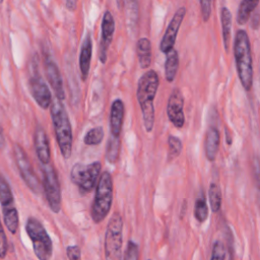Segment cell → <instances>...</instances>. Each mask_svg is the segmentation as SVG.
Here are the masks:
<instances>
[{"label":"cell","instance_id":"d590c367","mask_svg":"<svg viewBox=\"0 0 260 260\" xmlns=\"http://www.w3.org/2000/svg\"><path fill=\"white\" fill-rule=\"evenodd\" d=\"M260 24V13L256 12L252 15V20H251V25L253 29H257Z\"/></svg>","mask_w":260,"mask_h":260},{"label":"cell","instance_id":"e0dca14e","mask_svg":"<svg viewBox=\"0 0 260 260\" xmlns=\"http://www.w3.org/2000/svg\"><path fill=\"white\" fill-rule=\"evenodd\" d=\"M125 107L121 100H115L111 106L110 112V129L111 135L115 137H120L123 121H124Z\"/></svg>","mask_w":260,"mask_h":260},{"label":"cell","instance_id":"52a82bcc","mask_svg":"<svg viewBox=\"0 0 260 260\" xmlns=\"http://www.w3.org/2000/svg\"><path fill=\"white\" fill-rule=\"evenodd\" d=\"M102 170L100 161H93L88 165L77 162L75 164L70 173L72 183H74L81 195H86L95 186Z\"/></svg>","mask_w":260,"mask_h":260},{"label":"cell","instance_id":"8d00e7d4","mask_svg":"<svg viewBox=\"0 0 260 260\" xmlns=\"http://www.w3.org/2000/svg\"><path fill=\"white\" fill-rule=\"evenodd\" d=\"M65 7L69 11H74L77 7V0H66L65 1Z\"/></svg>","mask_w":260,"mask_h":260},{"label":"cell","instance_id":"4dcf8cb0","mask_svg":"<svg viewBox=\"0 0 260 260\" xmlns=\"http://www.w3.org/2000/svg\"><path fill=\"white\" fill-rule=\"evenodd\" d=\"M8 250V244H7V238L5 235V232L2 228V223L0 222V258L4 259L6 257Z\"/></svg>","mask_w":260,"mask_h":260},{"label":"cell","instance_id":"7c38bea8","mask_svg":"<svg viewBox=\"0 0 260 260\" xmlns=\"http://www.w3.org/2000/svg\"><path fill=\"white\" fill-rule=\"evenodd\" d=\"M44 66L47 79L52 89L54 90L56 98L60 101H63L65 99V91L62 76L55 59L49 52L44 54Z\"/></svg>","mask_w":260,"mask_h":260},{"label":"cell","instance_id":"836d02e7","mask_svg":"<svg viewBox=\"0 0 260 260\" xmlns=\"http://www.w3.org/2000/svg\"><path fill=\"white\" fill-rule=\"evenodd\" d=\"M253 176L256 188L260 191V160L258 157H255L253 160Z\"/></svg>","mask_w":260,"mask_h":260},{"label":"cell","instance_id":"ac0fdd59","mask_svg":"<svg viewBox=\"0 0 260 260\" xmlns=\"http://www.w3.org/2000/svg\"><path fill=\"white\" fill-rule=\"evenodd\" d=\"M219 142H220V135H219L218 129L214 126H210L206 131L205 142H204L205 155L209 161L215 160L218 149H219Z\"/></svg>","mask_w":260,"mask_h":260},{"label":"cell","instance_id":"4fadbf2b","mask_svg":"<svg viewBox=\"0 0 260 260\" xmlns=\"http://www.w3.org/2000/svg\"><path fill=\"white\" fill-rule=\"evenodd\" d=\"M186 14V8L180 7L175 14L173 15L171 21L169 22L167 29L164 34V37L160 41V51L165 54L169 53L172 49H174V45L177 39V35L179 28L183 22V19Z\"/></svg>","mask_w":260,"mask_h":260},{"label":"cell","instance_id":"f546056e","mask_svg":"<svg viewBox=\"0 0 260 260\" xmlns=\"http://www.w3.org/2000/svg\"><path fill=\"white\" fill-rule=\"evenodd\" d=\"M138 257H139L138 245L133 241H129L127 244L124 260H138Z\"/></svg>","mask_w":260,"mask_h":260},{"label":"cell","instance_id":"4316f807","mask_svg":"<svg viewBox=\"0 0 260 260\" xmlns=\"http://www.w3.org/2000/svg\"><path fill=\"white\" fill-rule=\"evenodd\" d=\"M104 139V129L102 127H94L87 131L83 141L86 145H98Z\"/></svg>","mask_w":260,"mask_h":260},{"label":"cell","instance_id":"9a60e30c","mask_svg":"<svg viewBox=\"0 0 260 260\" xmlns=\"http://www.w3.org/2000/svg\"><path fill=\"white\" fill-rule=\"evenodd\" d=\"M102 38L100 44L99 58L102 63H106L108 49L112 43L113 35L115 31V20L110 11H106L102 20Z\"/></svg>","mask_w":260,"mask_h":260},{"label":"cell","instance_id":"e575fe53","mask_svg":"<svg viewBox=\"0 0 260 260\" xmlns=\"http://www.w3.org/2000/svg\"><path fill=\"white\" fill-rule=\"evenodd\" d=\"M119 5H125L126 8H130L131 10V18H134L136 20V18L134 17V14L135 16L137 15V0H119Z\"/></svg>","mask_w":260,"mask_h":260},{"label":"cell","instance_id":"603a6c76","mask_svg":"<svg viewBox=\"0 0 260 260\" xmlns=\"http://www.w3.org/2000/svg\"><path fill=\"white\" fill-rule=\"evenodd\" d=\"M258 3L259 0H242L237 14V21L239 24L243 25L247 23L250 15L252 12H254Z\"/></svg>","mask_w":260,"mask_h":260},{"label":"cell","instance_id":"ffe728a7","mask_svg":"<svg viewBox=\"0 0 260 260\" xmlns=\"http://www.w3.org/2000/svg\"><path fill=\"white\" fill-rule=\"evenodd\" d=\"M136 52L139 65L142 69H147L151 63V44L147 38H140L136 44Z\"/></svg>","mask_w":260,"mask_h":260},{"label":"cell","instance_id":"7402d4cb","mask_svg":"<svg viewBox=\"0 0 260 260\" xmlns=\"http://www.w3.org/2000/svg\"><path fill=\"white\" fill-rule=\"evenodd\" d=\"M221 17V27H222V40L225 52L228 53L230 50L231 43V31H232V14L226 7L221 8L220 12Z\"/></svg>","mask_w":260,"mask_h":260},{"label":"cell","instance_id":"9c48e42d","mask_svg":"<svg viewBox=\"0 0 260 260\" xmlns=\"http://www.w3.org/2000/svg\"><path fill=\"white\" fill-rule=\"evenodd\" d=\"M42 173L48 205L54 213H58L61 209V188L58 175L51 164L42 165Z\"/></svg>","mask_w":260,"mask_h":260},{"label":"cell","instance_id":"f35d334b","mask_svg":"<svg viewBox=\"0 0 260 260\" xmlns=\"http://www.w3.org/2000/svg\"><path fill=\"white\" fill-rule=\"evenodd\" d=\"M147 260H150V259H147Z\"/></svg>","mask_w":260,"mask_h":260},{"label":"cell","instance_id":"d6a6232c","mask_svg":"<svg viewBox=\"0 0 260 260\" xmlns=\"http://www.w3.org/2000/svg\"><path fill=\"white\" fill-rule=\"evenodd\" d=\"M66 253L69 260H81L80 248L77 245L68 246L66 248Z\"/></svg>","mask_w":260,"mask_h":260},{"label":"cell","instance_id":"30bf717a","mask_svg":"<svg viewBox=\"0 0 260 260\" xmlns=\"http://www.w3.org/2000/svg\"><path fill=\"white\" fill-rule=\"evenodd\" d=\"M13 155H14L15 164L17 166L19 174H20L23 182L25 183V185L34 193L40 194V192H41L40 181L31 167V164L29 161V158H28L26 152L17 143H15L13 145Z\"/></svg>","mask_w":260,"mask_h":260},{"label":"cell","instance_id":"d4e9b609","mask_svg":"<svg viewBox=\"0 0 260 260\" xmlns=\"http://www.w3.org/2000/svg\"><path fill=\"white\" fill-rule=\"evenodd\" d=\"M194 216L197 221L204 222L208 217V207L206 203V197L204 192L201 191L197 197L194 205Z\"/></svg>","mask_w":260,"mask_h":260},{"label":"cell","instance_id":"3957f363","mask_svg":"<svg viewBox=\"0 0 260 260\" xmlns=\"http://www.w3.org/2000/svg\"><path fill=\"white\" fill-rule=\"evenodd\" d=\"M50 112L56 140L58 142L61 154L65 159H67L71 155L73 138L70 120L62 101L55 98L50 106Z\"/></svg>","mask_w":260,"mask_h":260},{"label":"cell","instance_id":"277c9868","mask_svg":"<svg viewBox=\"0 0 260 260\" xmlns=\"http://www.w3.org/2000/svg\"><path fill=\"white\" fill-rule=\"evenodd\" d=\"M113 202V179L109 172L102 173L96 187L95 194L92 201L90 215L93 222L99 223L103 221L109 214Z\"/></svg>","mask_w":260,"mask_h":260},{"label":"cell","instance_id":"cb8c5ba5","mask_svg":"<svg viewBox=\"0 0 260 260\" xmlns=\"http://www.w3.org/2000/svg\"><path fill=\"white\" fill-rule=\"evenodd\" d=\"M120 148H121V140L120 137L110 136L108 139L107 147H106V159L110 164H115L120 154Z\"/></svg>","mask_w":260,"mask_h":260},{"label":"cell","instance_id":"74e56055","mask_svg":"<svg viewBox=\"0 0 260 260\" xmlns=\"http://www.w3.org/2000/svg\"><path fill=\"white\" fill-rule=\"evenodd\" d=\"M2 2H3V0H0V4H1V3H2Z\"/></svg>","mask_w":260,"mask_h":260},{"label":"cell","instance_id":"44dd1931","mask_svg":"<svg viewBox=\"0 0 260 260\" xmlns=\"http://www.w3.org/2000/svg\"><path fill=\"white\" fill-rule=\"evenodd\" d=\"M166 55H167V58L165 62V76L169 82H172L175 79L178 72L179 55L175 49H172Z\"/></svg>","mask_w":260,"mask_h":260},{"label":"cell","instance_id":"6da1fadb","mask_svg":"<svg viewBox=\"0 0 260 260\" xmlns=\"http://www.w3.org/2000/svg\"><path fill=\"white\" fill-rule=\"evenodd\" d=\"M158 88V76L154 70H147L138 80L137 100L142 113L144 128L150 132L154 124L153 100Z\"/></svg>","mask_w":260,"mask_h":260},{"label":"cell","instance_id":"7a4b0ae2","mask_svg":"<svg viewBox=\"0 0 260 260\" xmlns=\"http://www.w3.org/2000/svg\"><path fill=\"white\" fill-rule=\"evenodd\" d=\"M234 54L238 76L243 87L248 91L253 84V62L249 37L244 29H239L236 34Z\"/></svg>","mask_w":260,"mask_h":260},{"label":"cell","instance_id":"1f68e13d","mask_svg":"<svg viewBox=\"0 0 260 260\" xmlns=\"http://www.w3.org/2000/svg\"><path fill=\"white\" fill-rule=\"evenodd\" d=\"M201 13L204 21H207L211 13V0H199Z\"/></svg>","mask_w":260,"mask_h":260},{"label":"cell","instance_id":"484cf974","mask_svg":"<svg viewBox=\"0 0 260 260\" xmlns=\"http://www.w3.org/2000/svg\"><path fill=\"white\" fill-rule=\"evenodd\" d=\"M221 191L216 183H211L208 188V201L212 212L219 211L221 207Z\"/></svg>","mask_w":260,"mask_h":260},{"label":"cell","instance_id":"f1b7e54d","mask_svg":"<svg viewBox=\"0 0 260 260\" xmlns=\"http://www.w3.org/2000/svg\"><path fill=\"white\" fill-rule=\"evenodd\" d=\"M225 259V249L224 245L220 241H215L212 247L210 260H224Z\"/></svg>","mask_w":260,"mask_h":260},{"label":"cell","instance_id":"d6986e66","mask_svg":"<svg viewBox=\"0 0 260 260\" xmlns=\"http://www.w3.org/2000/svg\"><path fill=\"white\" fill-rule=\"evenodd\" d=\"M92 54V42L90 35H87L82 42L79 55V68L82 80H86L90 68V60Z\"/></svg>","mask_w":260,"mask_h":260},{"label":"cell","instance_id":"8992f818","mask_svg":"<svg viewBox=\"0 0 260 260\" xmlns=\"http://www.w3.org/2000/svg\"><path fill=\"white\" fill-rule=\"evenodd\" d=\"M123 219L118 212L111 216L105 234L106 260H122Z\"/></svg>","mask_w":260,"mask_h":260},{"label":"cell","instance_id":"8fae6325","mask_svg":"<svg viewBox=\"0 0 260 260\" xmlns=\"http://www.w3.org/2000/svg\"><path fill=\"white\" fill-rule=\"evenodd\" d=\"M29 89L31 96L41 108L47 110L51 106V91L42 75H40V73L38 72L35 62H32V68L29 75Z\"/></svg>","mask_w":260,"mask_h":260},{"label":"cell","instance_id":"5bb4252c","mask_svg":"<svg viewBox=\"0 0 260 260\" xmlns=\"http://www.w3.org/2000/svg\"><path fill=\"white\" fill-rule=\"evenodd\" d=\"M184 98L180 89L175 88L168 102L167 114L171 123L177 127L181 128L185 124V115H184Z\"/></svg>","mask_w":260,"mask_h":260},{"label":"cell","instance_id":"ba28073f","mask_svg":"<svg viewBox=\"0 0 260 260\" xmlns=\"http://www.w3.org/2000/svg\"><path fill=\"white\" fill-rule=\"evenodd\" d=\"M0 203L2 208L3 220L8 231L14 235L19 225L18 212L14 203L13 194L9 183L0 173Z\"/></svg>","mask_w":260,"mask_h":260},{"label":"cell","instance_id":"5b68a950","mask_svg":"<svg viewBox=\"0 0 260 260\" xmlns=\"http://www.w3.org/2000/svg\"><path fill=\"white\" fill-rule=\"evenodd\" d=\"M25 231L32 243L37 258L39 260H50L53 254V244L44 225L36 217H28Z\"/></svg>","mask_w":260,"mask_h":260},{"label":"cell","instance_id":"83f0119b","mask_svg":"<svg viewBox=\"0 0 260 260\" xmlns=\"http://www.w3.org/2000/svg\"><path fill=\"white\" fill-rule=\"evenodd\" d=\"M168 145H169V150H168V159L172 160L176 157H178L182 151L183 144L182 141L173 135H170L168 138Z\"/></svg>","mask_w":260,"mask_h":260},{"label":"cell","instance_id":"2e32d148","mask_svg":"<svg viewBox=\"0 0 260 260\" xmlns=\"http://www.w3.org/2000/svg\"><path fill=\"white\" fill-rule=\"evenodd\" d=\"M34 143H35V148H36L38 158L41 161V164L49 165L51 159L50 143H49L47 133L41 125H38L35 129Z\"/></svg>","mask_w":260,"mask_h":260}]
</instances>
